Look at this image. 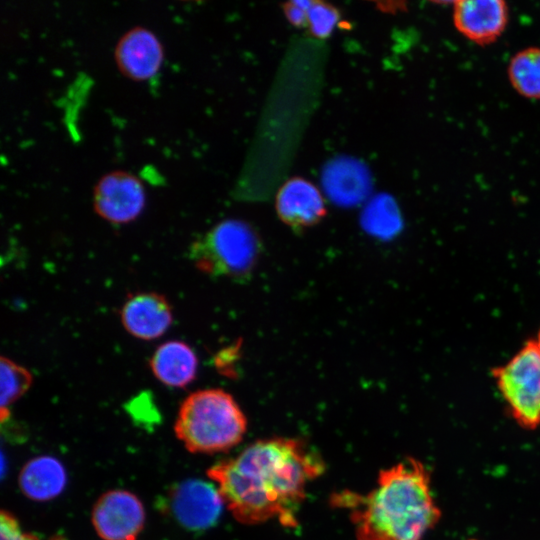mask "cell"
Listing matches in <instances>:
<instances>
[{
	"label": "cell",
	"instance_id": "277c9868",
	"mask_svg": "<svg viewBox=\"0 0 540 540\" xmlns=\"http://www.w3.org/2000/svg\"><path fill=\"white\" fill-rule=\"evenodd\" d=\"M260 251L259 235L250 224L226 219L193 242L190 257L203 273L243 280L252 273Z\"/></svg>",
	"mask_w": 540,
	"mask_h": 540
},
{
	"label": "cell",
	"instance_id": "44dd1931",
	"mask_svg": "<svg viewBox=\"0 0 540 540\" xmlns=\"http://www.w3.org/2000/svg\"><path fill=\"white\" fill-rule=\"evenodd\" d=\"M310 0L288 1L282 4L283 13L288 22L296 28H307Z\"/></svg>",
	"mask_w": 540,
	"mask_h": 540
},
{
	"label": "cell",
	"instance_id": "2e32d148",
	"mask_svg": "<svg viewBox=\"0 0 540 540\" xmlns=\"http://www.w3.org/2000/svg\"><path fill=\"white\" fill-rule=\"evenodd\" d=\"M507 74L511 86L521 96L540 99V47L517 52L510 60Z\"/></svg>",
	"mask_w": 540,
	"mask_h": 540
},
{
	"label": "cell",
	"instance_id": "5bb4252c",
	"mask_svg": "<svg viewBox=\"0 0 540 540\" xmlns=\"http://www.w3.org/2000/svg\"><path fill=\"white\" fill-rule=\"evenodd\" d=\"M150 368L164 385L184 388L196 377L198 358L187 343L168 341L155 350L150 359Z\"/></svg>",
	"mask_w": 540,
	"mask_h": 540
},
{
	"label": "cell",
	"instance_id": "7c38bea8",
	"mask_svg": "<svg viewBox=\"0 0 540 540\" xmlns=\"http://www.w3.org/2000/svg\"><path fill=\"white\" fill-rule=\"evenodd\" d=\"M121 322L132 336L153 340L163 335L173 321L168 300L155 292H137L129 295L121 312Z\"/></svg>",
	"mask_w": 540,
	"mask_h": 540
},
{
	"label": "cell",
	"instance_id": "9a60e30c",
	"mask_svg": "<svg viewBox=\"0 0 540 540\" xmlns=\"http://www.w3.org/2000/svg\"><path fill=\"white\" fill-rule=\"evenodd\" d=\"M323 181L332 201L346 206L364 199L370 187L366 169L353 160L332 162L324 171Z\"/></svg>",
	"mask_w": 540,
	"mask_h": 540
},
{
	"label": "cell",
	"instance_id": "ffe728a7",
	"mask_svg": "<svg viewBox=\"0 0 540 540\" xmlns=\"http://www.w3.org/2000/svg\"><path fill=\"white\" fill-rule=\"evenodd\" d=\"M0 540H39L35 535L25 532L16 517L9 511L0 514Z\"/></svg>",
	"mask_w": 540,
	"mask_h": 540
},
{
	"label": "cell",
	"instance_id": "8fae6325",
	"mask_svg": "<svg viewBox=\"0 0 540 540\" xmlns=\"http://www.w3.org/2000/svg\"><path fill=\"white\" fill-rule=\"evenodd\" d=\"M275 209L279 219L293 229L318 224L327 214L324 197L311 181L294 176L278 190Z\"/></svg>",
	"mask_w": 540,
	"mask_h": 540
},
{
	"label": "cell",
	"instance_id": "52a82bcc",
	"mask_svg": "<svg viewBox=\"0 0 540 540\" xmlns=\"http://www.w3.org/2000/svg\"><path fill=\"white\" fill-rule=\"evenodd\" d=\"M224 505L217 487L199 479L177 483L164 500L169 515L190 531H202L214 526Z\"/></svg>",
	"mask_w": 540,
	"mask_h": 540
},
{
	"label": "cell",
	"instance_id": "d6986e66",
	"mask_svg": "<svg viewBox=\"0 0 540 540\" xmlns=\"http://www.w3.org/2000/svg\"><path fill=\"white\" fill-rule=\"evenodd\" d=\"M393 214L391 201L384 197L374 198L365 209L363 225L375 235H384L392 230Z\"/></svg>",
	"mask_w": 540,
	"mask_h": 540
},
{
	"label": "cell",
	"instance_id": "5b68a950",
	"mask_svg": "<svg viewBox=\"0 0 540 540\" xmlns=\"http://www.w3.org/2000/svg\"><path fill=\"white\" fill-rule=\"evenodd\" d=\"M497 387L514 419L526 429L540 425V354L534 342L496 369Z\"/></svg>",
	"mask_w": 540,
	"mask_h": 540
},
{
	"label": "cell",
	"instance_id": "9c48e42d",
	"mask_svg": "<svg viewBox=\"0 0 540 540\" xmlns=\"http://www.w3.org/2000/svg\"><path fill=\"white\" fill-rule=\"evenodd\" d=\"M113 57L123 76L133 81H146L160 70L164 48L152 30L137 25L120 36L114 46Z\"/></svg>",
	"mask_w": 540,
	"mask_h": 540
},
{
	"label": "cell",
	"instance_id": "ac0fdd59",
	"mask_svg": "<svg viewBox=\"0 0 540 540\" xmlns=\"http://www.w3.org/2000/svg\"><path fill=\"white\" fill-rule=\"evenodd\" d=\"M340 10L331 3L312 0L308 9L307 28L316 39L328 38L339 24Z\"/></svg>",
	"mask_w": 540,
	"mask_h": 540
},
{
	"label": "cell",
	"instance_id": "ba28073f",
	"mask_svg": "<svg viewBox=\"0 0 540 540\" xmlns=\"http://www.w3.org/2000/svg\"><path fill=\"white\" fill-rule=\"evenodd\" d=\"M92 524L103 540H136L145 523V509L132 492L110 490L96 501Z\"/></svg>",
	"mask_w": 540,
	"mask_h": 540
},
{
	"label": "cell",
	"instance_id": "30bf717a",
	"mask_svg": "<svg viewBox=\"0 0 540 540\" xmlns=\"http://www.w3.org/2000/svg\"><path fill=\"white\" fill-rule=\"evenodd\" d=\"M453 23L466 39L485 45L497 40L509 21V8L502 0H462L454 3Z\"/></svg>",
	"mask_w": 540,
	"mask_h": 540
},
{
	"label": "cell",
	"instance_id": "7402d4cb",
	"mask_svg": "<svg viewBox=\"0 0 540 540\" xmlns=\"http://www.w3.org/2000/svg\"><path fill=\"white\" fill-rule=\"evenodd\" d=\"M535 347L540 354V331L538 333L537 339L534 341Z\"/></svg>",
	"mask_w": 540,
	"mask_h": 540
},
{
	"label": "cell",
	"instance_id": "7a4b0ae2",
	"mask_svg": "<svg viewBox=\"0 0 540 540\" xmlns=\"http://www.w3.org/2000/svg\"><path fill=\"white\" fill-rule=\"evenodd\" d=\"M335 504L349 508L357 540H421L441 517L429 471L411 457L382 470L367 495L343 492Z\"/></svg>",
	"mask_w": 540,
	"mask_h": 540
},
{
	"label": "cell",
	"instance_id": "3957f363",
	"mask_svg": "<svg viewBox=\"0 0 540 540\" xmlns=\"http://www.w3.org/2000/svg\"><path fill=\"white\" fill-rule=\"evenodd\" d=\"M246 428L238 403L218 388L198 390L186 397L174 426L177 438L192 453L227 451L242 440Z\"/></svg>",
	"mask_w": 540,
	"mask_h": 540
},
{
	"label": "cell",
	"instance_id": "e0dca14e",
	"mask_svg": "<svg viewBox=\"0 0 540 540\" xmlns=\"http://www.w3.org/2000/svg\"><path fill=\"white\" fill-rule=\"evenodd\" d=\"M0 374V419L4 422L9 417V407L31 386L32 375L26 368L6 357H1Z\"/></svg>",
	"mask_w": 540,
	"mask_h": 540
},
{
	"label": "cell",
	"instance_id": "6da1fadb",
	"mask_svg": "<svg viewBox=\"0 0 540 540\" xmlns=\"http://www.w3.org/2000/svg\"><path fill=\"white\" fill-rule=\"evenodd\" d=\"M324 470L321 456L303 440L274 437L216 463L207 476L238 522L255 525L276 519L295 528L307 485Z\"/></svg>",
	"mask_w": 540,
	"mask_h": 540
},
{
	"label": "cell",
	"instance_id": "4fadbf2b",
	"mask_svg": "<svg viewBox=\"0 0 540 540\" xmlns=\"http://www.w3.org/2000/svg\"><path fill=\"white\" fill-rule=\"evenodd\" d=\"M19 487L29 499L45 502L58 497L67 484L64 465L49 455L30 459L19 474Z\"/></svg>",
	"mask_w": 540,
	"mask_h": 540
},
{
	"label": "cell",
	"instance_id": "8992f818",
	"mask_svg": "<svg viewBox=\"0 0 540 540\" xmlns=\"http://www.w3.org/2000/svg\"><path fill=\"white\" fill-rule=\"evenodd\" d=\"M145 203L146 193L142 181L125 170L103 174L92 192L95 213L112 224L134 221L142 213Z\"/></svg>",
	"mask_w": 540,
	"mask_h": 540
}]
</instances>
